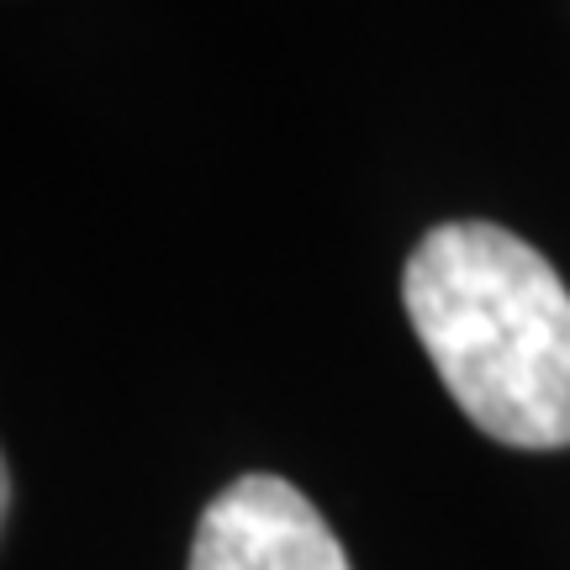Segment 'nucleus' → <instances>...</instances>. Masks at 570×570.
<instances>
[{"label":"nucleus","mask_w":570,"mask_h":570,"mask_svg":"<svg viewBox=\"0 0 570 570\" xmlns=\"http://www.w3.org/2000/svg\"><path fill=\"white\" fill-rule=\"evenodd\" d=\"M190 570H348V554L291 481L244 475L202 512Z\"/></svg>","instance_id":"2"},{"label":"nucleus","mask_w":570,"mask_h":570,"mask_svg":"<svg viewBox=\"0 0 570 570\" xmlns=\"http://www.w3.org/2000/svg\"><path fill=\"white\" fill-rule=\"evenodd\" d=\"M402 302L470 423L512 449L570 444V291L497 223H444L412 248Z\"/></svg>","instance_id":"1"},{"label":"nucleus","mask_w":570,"mask_h":570,"mask_svg":"<svg viewBox=\"0 0 570 570\" xmlns=\"http://www.w3.org/2000/svg\"><path fill=\"white\" fill-rule=\"evenodd\" d=\"M6 502H11V481H6V460H0V523H6Z\"/></svg>","instance_id":"3"}]
</instances>
